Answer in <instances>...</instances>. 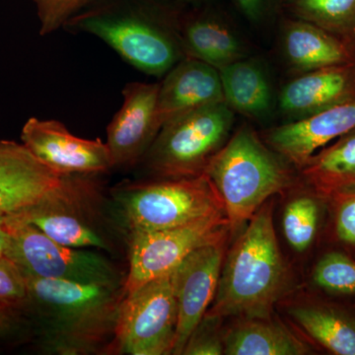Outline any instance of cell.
Segmentation results:
<instances>
[{"label":"cell","instance_id":"1","mask_svg":"<svg viewBox=\"0 0 355 355\" xmlns=\"http://www.w3.org/2000/svg\"><path fill=\"white\" fill-rule=\"evenodd\" d=\"M34 340L46 354H113L125 284H81L24 275Z\"/></svg>","mask_w":355,"mask_h":355},{"label":"cell","instance_id":"2","mask_svg":"<svg viewBox=\"0 0 355 355\" xmlns=\"http://www.w3.org/2000/svg\"><path fill=\"white\" fill-rule=\"evenodd\" d=\"M288 273L266 202L224 258L220 279L207 316L268 318L284 294Z\"/></svg>","mask_w":355,"mask_h":355},{"label":"cell","instance_id":"3","mask_svg":"<svg viewBox=\"0 0 355 355\" xmlns=\"http://www.w3.org/2000/svg\"><path fill=\"white\" fill-rule=\"evenodd\" d=\"M65 27L97 37L147 76H165L184 58L178 28L163 22L141 0L94 3Z\"/></svg>","mask_w":355,"mask_h":355},{"label":"cell","instance_id":"4","mask_svg":"<svg viewBox=\"0 0 355 355\" xmlns=\"http://www.w3.org/2000/svg\"><path fill=\"white\" fill-rule=\"evenodd\" d=\"M286 162L246 125L212 158L205 173L223 202L231 231L246 225L268 198L293 184Z\"/></svg>","mask_w":355,"mask_h":355},{"label":"cell","instance_id":"5","mask_svg":"<svg viewBox=\"0 0 355 355\" xmlns=\"http://www.w3.org/2000/svg\"><path fill=\"white\" fill-rule=\"evenodd\" d=\"M233 123L234 112L225 102L177 116L162 125L139 164L157 180L205 174Z\"/></svg>","mask_w":355,"mask_h":355},{"label":"cell","instance_id":"6","mask_svg":"<svg viewBox=\"0 0 355 355\" xmlns=\"http://www.w3.org/2000/svg\"><path fill=\"white\" fill-rule=\"evenodd\" d=\"M121 216L130 233L164 230L226 214L207 175L130 184L119 191Z\"/></svg>","mask_w":355,"mask_h":355},{"label":"cell","instance_id":"7","mask_svg":"<svg viewBox=\"0 0 355 355\" xmlns=\"http://www.w3.org/2000/svg\"><path fill=\"white\" fill-rule=\"evenodd\" d=\"M6 258L24 275L81 284H125V275L106 257L53 241L32 224L4 216Z\"/></svg>","mask_w":355,"mask_h":355},{"label":"cell","instance_id":"8","mask_svg":"<svg viewBox=\"0 0 355 355\" xmlns=\"http://www.w3.org/2000/svg\"><path fill=\"white\" fill-rule=\"evenodd\" d=\"M171 272L125 295L119 315L113 354H172L178 307Z\"/></svg>","mask_w":355,"mask_h":355},{"label":"cell","instance_id":"9","mask_svg":"<svg viewBox=\"0 0 355 355\" xmlns=\"http://www.w3.org/2000/svg\"><path fill=\"white\" fill-rule=\"evenodd\" d=\"M226 214H216L164 230L130 233L125 295L168 275L198 248L227 238Z\"/></svg>","mask_w":355,"mask_h":355},{"label":"cell","instance_id":"10","mask_svg":"<svg viewBox=\"0 0 355 355\" xmlns=\"http://www.w3.org/2000/svg\"><path fill=\"white\" fill-rule=\"evenodd\" d=\"M85 175H64L44 164L23 144L0 140V214L72 197L91 186Z\"/></svg>","mask_w":355,"mask_h":355},{"label":"cell","instance_id":"11","mask_svg":"<svg viewBox=\"0 0 355 355\" xmlns=\"http://www.w3.org/2000/svg\"><path fill=\"white\" fill-rule=\"evenodd\" d=\"M226 239L198 248L172 270L178 324L172 354L182 355L189 338L216 296L225 258Z\"/></svg>","mask_w":355,"mask_h":355},{"label":"cell","instance_id":"12","mask_svg":"<svg viewBox=\"0 0 355 355\" xmlns=\"http://www.w3.org/2000/svg\"><path fill=\"white\" fill-rule=\"evenodd\" d=\"M21 140L40 161L60 174L89 176L114 168L106 142L76 137L58 121L30 118Z\"/></svg>","mask_w":355,"mask_h":355},{"label":"cell","instance_id":"13","mask_svg":"<svg viewBox=\"0 0 355 355\" xmlns=\"http://www.w3.org/2000/svg\"><path fill=\"white\" fill-rule=\"evenodd\" d=\"M160 83H130L123 90V105L107 128V146L114 168L139 164L160 127L156 116Z\"/></svg>","mask_w":355,"mask_h":355},{"label":"cell","instance_id":"14","mask_svg":"<svg viewBox=\"0 0 355 355\" xmlns=\"http://www.w3.org/2000/svg\"><path fill=\"white\" fill-rule=\"evenodd\" d=\"M355 128V102L279 125L265 133L266 144L301 169L319 149Z\"/></svg>","mask_w":355,"mask_h":355},{"label":"cell","instance_id":"15","mask_svg":"<svg viewBox=\"0 0 355 355\" xmlns=\"http://www.w3.org/2000/svg\"><path fill=\"white\" fill-rule=\"evenodd\" d=\"M225 102L218 69L198 58L184 57L159 85L156 116L159 127L196 110Z\"/></svg>","mask_w":355,"mask_h":355},{"label":"cell","instance_id":"16","mask_svg":"<svg viewBox=\"0 0 355 355\" xmlns=\"http://www.w3.org/2000/svg\"><path fill=\"white\" fill-rule=\"evenodd\" d=\"M355 102V62L304 72L282 89L279 107L292 121Z\"/></svg>","mask_w":355,"mask_h":355},{"label":"cell","instance_id":"17","mask_svg":"<svg viewBox=\"0 0 355 355\" xmlns=\"http://www.w3.org/2000/svg\"><path fill=\"white\" fill-rule=\"evenodd\" d=\"M93 191L94 186L72 197L41 203L13 216L32 224L53 241L64 246L111 251L109 240L76 210Z\"/></svg>","mask_w":355,"mask_h":355},{"label":"cell","instance_id":"18","mask_svg":"<svg viewBox=\"0 0 355 355\" xmlns=\"http://www.w3.org/2000/svg\"><path fill=\"white\" fill-rule=\"evenodd\" d=\"M282 44L289 64L302 73L355 62L354 44L297 18L284 25Z\"/></svg>","mask_w":355,"mask_h":355},{"label":"cell","instance_id":"19","mask_svg":"<svg viewBox=\"0 0 355 355\" xmlns=\"http://www.w3.org/2000/svg\"><path fill=\"white\" fill-rule=\"evenodd\" d=\"M311 349L295 334L272 318H243L224 336V354L304 355Z\"/></svg>","mask_w":355,"mask_h":355},{"label":"cell","instance_id":"20","mask_svg":"<svg viewBox=\"0 0 355 355\" xmlns=\"http://www.w3.org/2000/svg\"><path fill=\"white\" fill-rule=\"evenodd\" d=\"M306 183L317 195L331 198L355 188V128L324 147L301 168Z\"/></svg>","mask_w":355,"mask_h":355},{"label":"cell","instance_id":"21","mask_svg":"<svg viewBox=\"0 0 355 355\" xmlns=\"http://www.w3.org/2000/svg\"><path fill=\"white\" fill-rule=\"evenodd\" d=\"M226 104L248 118L266 116L272 106L270 81L260 64L242 60L218 70Z\"/></svg>","mask_w":355,"mask_h":355},{"label":"cell","instance_id":"22","mask_svg":"<svg viewBox=\"0 0 355 355\" xmlns=\"http://www.w3.org/2000/svg\"><path fill=\"white\" fill-rule=\"evenodd\" d=\"M184 57L198 58L220 69L244 58L239 40L226 26L207 17H195L178 27Z\"/></svg>","mask_w":355,"mask_h":355},{"label":"cell","instance_id":"23","mask_svg":"<svg viewBox=\"0 0 355 355\" xmlns=\"http://www.w3.org/2000/svg\"><path fill=\"white\" fill-rule=\"evenodd\" d=\"M293 321L315 342L338 355H355V316L326 304L295 305Z\"/></svg>","mask_w":355,"mask_h":355},{"label":"cell","instance_id":"24","mask_svg":"<svg viewBox=\"0 0 355 355\" xmlns=\"http://www.w3.org/2000/svg\"><path fill=\"white\" fill-rule=\"evenodd\" d=\"M287 7L297 19L355 46V0H288Z\"/></svg>","mask_w":355,"mask_h":355},{"label":"cell","instance_id":"25","mask_svg":"<svg viewBox=\"0 0 355 355\" xmlns=\"http://www.w3.org/2000/svg\"><path fill=\"white\" fill-rule=\"evenodd\" d=\"M319 219L316 198L300 196L287 203L282 216V229L287 243L298 253H304L314 242Z\"/></svg>","mask_w":355,"mask_h":355},{"label":"cell","instance_id":"26","mask_svg":"<svg viewBox=\"0 0 355 355\" xmlns=\"http://www.w3.org/2000/svg\"><path fill=\"white\" fill-rule=\"evenodd\" d=\"M313 282L322 291L355 295V261L340 252L324 254L313 270Z\"/></svg>","mask_w":355,"mask_h":355},{"label":"cell","instance_id":"27","mask_svg":"<svg viewBox=\"0 0 355 355\" xmlns=\"http://www.w3.org/2000/svg\"><path fill=\"white\" fill-rule=\"evenodd\" d=\"M40 20V34L46 36L65 27L74 16L97 0H32Z\"/></svg>","mask_w":355,"mask_h":355},{"label":"cell","instance_id":"28","mask_svg":"<svg viewBox=\"0 0 355 355\" xmlns=\"http://www.w3.org/2000/svg\"><path fill=\"white\" fill-rule=\"evenodd\" d=\"M220 320L205 315L191 333L182 355L224 354V336L217 328Z\"/></svg>","mask_w":355,"mask_h":355},{"label":"cell","instance_id":"29","mask_svg":"<svg viewBox=\"0 0 355 355\" xmlns=\"http://www.w3.org/2000/svg\"><path fill=\"white\" fill-rule=\"evenodd\" d=\"M34 340L29 318L15 306L0 302V345H20Z\"/></svg>","mask_w":355,"mask_h":355},{"label":"cell","instance_id":"30","mask_svg":"<svg viewBox=\"0 0 355 355\" xmlns=\"http://www.w3.org/2000/svg\"><path fill=\"white\" fill-rule=\"evenodd\" d=\"M335 207V229L338 239L355 247V188L331 197Z\"/></svg>","mask_w":355,"mask_h":355},{"label":"cell","instance_id":"31","mask_svg":"<svg viewBox=\"0 0 355 355\" xmlns=\"http://www.w3.org/2000/svg\"><path fill=\"white\" fill-rule=\"evenodd\" d=\"M26 298V282L22 272L12 261L0 258V302L19 308Z\"/></svg>","mask_w":355,"mask_h":355},{"label":"cell","instance_id":"32","mask_svg":"<svg viewBox=\"0 0 355 355\" xmlns=\"http://www.w3.org/2000/svg\"><path fill=\"white\" fill-rule=\"evenodd\" d=\"M234 2L243 15L253 23L265 19L272 7V0H234Z\"/></svg>","mask_w":355,"mask_h":355},{"label":"cell","instance_id":"33","mask_svg":"<svg viewBox=\"0 0 355 355\" xmlns=\"http://www.w3.org/2000/svg\"><path fill=\"white\" fill-rule=\"evenodd\" d=\"M8 234L4 225V216L0 214V258L6 257Z\"/></svg>","mask_w":355,"mask_h":355}]
</instances>
